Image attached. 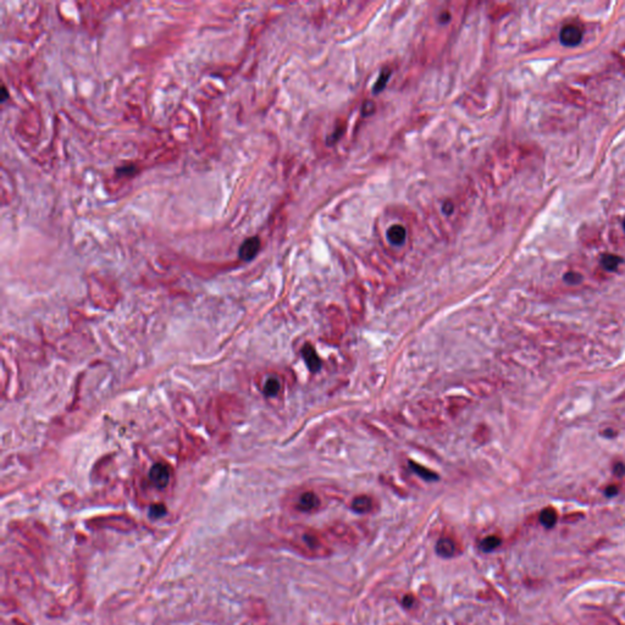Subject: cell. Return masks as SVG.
I'll return each mask as SVG.
<instances>
[{"label": "cell", "mask_w": 625, "mask_h": 625, "mask_svg": "<svg viewBox=\"0 0 625 625\" xmlns=\"http://www.w3.org/2000/svg\"><path fill=\"white\" fill-rule=\"evenodd\" d=\"M455 551H457V546L451 539H441L436 545V552L443 558H451L455 556Z\"/></svg>", "instance_id": "52a82bcc"}, {"label": "cell", "mask_w": 625, "mask_h": 625, "mask_svg": "<svg viewBox=\"0 0 625 625\" xmlns=\"http://www.w3.org/2000/svg\"><path fill=\"white\" fill-rule=\"evenodd\" d=\"M624 231H625V220H624Z\"/></svg>", "instance_id": "cb8c5ba5"}, {"label": "cell", "mask_w": 625, "mask_h": 625, "mask_svg": "<svg viewBox=\"0 0 625 625\" xmlns=\"http://www.w3.org/2000/svg\"><path fill=\"white\" fill-rule=\"evenodd\" d=\"M501 539L498 536H487L486 539L480 542V549L484 552H491L496 549L501 545Z\"/></svg>", "instance_id": "5bb4252c"}, {"label": "cell", "mask_w": 625, "mask_h": 625, "mask_svg": "<svg viewBox=\"0 0 625 625\" xmlns=\"http://www.w3.org/2000/svg\"><path fill=\"white\" fill-rule=\"evenodd\" d=\"M440 20H441V23L448 22V21H450V14H448V13H443L442 15H441Z\"/></svg>", "instance_id": "603a6c76"}, {"label": "cell", "mask_w": 625, "mask_h": 625, "mask_svg": "<svg viewBox=\"0 0 625 625\" xmlns=\"http://www.w3.org/2000/svg\"><path fill=\"white\" fill-rule=\"evenodd\" d=\"M390 76H391L390 70H383V71L381 72V75H380V77H379L378 82H376L375 86H374V89H373L374 93H380V92L382 91L383 88H385L386 84H387V82H388V78H390Z\"/></svg>", "instance_id": "9a60e30c"}, {"label": "cell", "mask_w": 625, "mask_h": 625, "mask_svg": "<svg viewBox=\"0 0 625 625\" xmlns=\"http://www.w3.org/2000/svg\"><path fill=\"white\" fill-rule=\"evenodd\" d=\"M136 170H137V169H136V166H134V165H126V166H122V168L117 169L116 172L119 173V175L126 176V175H133V173L136 172Z\"/></svg>", "instance_id": "e0dca14e"}, {"label": "cell", "mask_w": 625, "mask_h": 625, "mask_svg": "<svg viewBox=\"0 0 625 625\" xmlns=\"http://www.w3.org/2000/svg\"><path fill=\"white\" fill-rule=\"evenodd\" d=\"M453 209H455V207H453V204H452V203H451V202H446L445 204H443L442 210H443V213L447 214V215H450V214H452Z\"/></svg>", "instance_id": "d6986e66"}, {"label": "cell", "mask_w": 625, "mask_h": 625, "mask_svg": "<svg viewBox=\"0 0 625 625\" xmlns=\"http://www.w3.org/2000/svg\"><path fill=\"white\" fill-rule=\"evenodd\" d=\"M409 467H410V469H412L413 472L415 473V474L419 475L420 477H423V479L426 480V481H435V480L438 479V476H437V474H436V473L431 472V470H429L428 468L421 467V465L417 464V463L410 462Z\"/></svg>", "instance_id": "30bf717a"}, {"label": "cell", "mask_w": 625, "mask_h": 625, "mask_svg": "<svg viewBox=\"0 0 625 625\" xmlns=\"http://www.w3.org/2000/svg\"><path fill=\"white\" fill-rule=\"evenodd\" d=\"M374 508V501L368 496H359L352 502V509L357 513H368Z\"/></svg>", "instance_id": "9c48e42d"}, {"label": "cell", "mask_w": 625, "mask_h": 625, "mask_svg": "<svg viewBox=\"0 0 625 625\" xmlns=\"http://www.w3.org/2000/svg\"><path fill=\"white\" fill-rule=\"evenodd\" d=\"M260 247H262V242H260L259 237H257V236L248 237L241 245L240 249H238V257L242 260H245V262H250V260H253L257 257V254L260 250Z\"/></svg>", "instance_id": "6da1fadb"}, {"label": "cell", "mask_w": 625, "mask_h": 625, "mask_svg": "<svg viewBox=\"0 0 625 625\" xmlns=\"http://www.w3.org/2000/svg\"><path fill=\"white\" fill-rule=\"evenodd\" d=\"M622 258L617 257V255L613 254H606L601 258V265L605 267L606 270L608 271H614L619 267V265L622 264Z\"/></svg>", "instance_id": "7c38bea8"}, {"label": "cell", "mask_w": 625, "mask_h": 625, "mask_svg": "<svg viewBox=\"0 0 625 625\" xmlns=\"http://www.w3.org/2000/svg\"><path fill=\"white\" fill-rule=\"evenodd\" d=\"M302 354H303L304 360H305L306 365H308V369L311 371V373H317V371L320 370L322 361H320V358L318 357L315 349L313 348L310 344L304 346L303 351H302Z\"/></svg>", "instance_id": "277c9868"}, {"label": "cell", "mask_w": 625, "mask_h": 625, "mask_svg": "<svg viewBox=\"0 0 625 625\" xmlns=\"http://www.w3.org/2000/svg\"><path fill=\"white\" fill-rule=\"evenodd\" d=\"M149 477H151L152 482L156 487L164 489V487L168 486L169 480H170V469H169V467L166 464L158 463V464H155L151 469Z\"/></svg>", "instance_id": "3957f363"}, {"label": "cell", "mask_w": 625, "mask_h": 625, "mask_svg": "<svg viewBox=\"0 0 625 625\" xmlns=\"http://www.w3.org/2000/svg\"><path fill=\"white\" fill-rule=\"evenodd\" d=\"M303 541H304V545H305L306 549H310V551L317 552L318 554H320V553L326 554L327 553L326 549L324 547L322 542L320 541L319 536H318L317 534H314V532H311V531L305 532V534L303 535Z\"/></svg>", "instance_id": "8992f818"}, {"label": "cell", "mask_w": 625, "mask_h": 625, "mask_svg": "<svg viewBox=\"0 0 625 625\" xmlns=\"http://www.w3.org/2000/svg\"><path fill=\"white\" fill-rule=\"evenodd\" d=\"M540 522L541 524L544 525L545 528H551L554 527V524L557 523V513L553 508H546L541 511L540 514Z\"/></svg>", "instance_id": "8fae6325"}, {"label": "cell", "mask_w": 625, "mask_h": 625, "mask_svg": "<svg viewBox=\"0 0 625 625\" xmlns=\"http://www.w3.org/2000/svg\"><path fill=\"white\" fill-rule=\"evenodd\" d=\"M280 388H281V383H280V381L277 380L276 378H270L265 381L264 393L265 396H267V397H274V396H276L277 393H279Z\"/></svg>", "instance_id": "4fadbf2b"}, {"label": "cell", "mask_w": 625, "mask_h": 625, "mask_svg": "<svg viewBox=\"0 0 625 625\" xmlns=\"http://www.w3.org/2000/svg\"><path fill=\"white\" fill-rule=\"evenodd\" d=\"M0 98H1V103H4V101L8 100L9 93H8V89H6L5 86L1 87V96H0Z\"/></svg>", "instance_id": "ffe728a7"}, {"label": "cell", "mask_w": 625, "mask_h": 625, "mask_svg": "<svg viewBox=\"0 0 625 625\" xmlns=\"http://www.w3.org/2000/svg\"><path fill=\"white\" fill-rule=\"evenodd\" d=\"M413 602H414V598H413L412 596H407V597H405L404 600H403V603H404V605L407 606V607H412Z\"/></svg>", "instance_id": "44dd1931"}, {"label": "cell", "mask_w": 625, "mask_h": 625, "mask_svg": "<svg viewBox=\"0 0 625 625\" xmlns=\"http://www.w3.org/2000/svg\"><path fill=\"white\" fill-rule=\"evenodd\" d=\"M606 493H607L608 496H613V494L617 493V487H614V486L608 487V489L606 490Z\"/></svg>", "instance_id": "7402d4cb"}, {"label": "cell", "mask_w": 625, "mask_h": 625, "mask_svg": "<svg viewBox=\"0 0 625 625\" xmlns=\"http://www.w3.org/2000/svg\"><path fill=\"white\" fill-rule=\"evenodd\" d=\"M165 514V507L163 504H155V506H152L151 508V515L153 518H160L161 515Z\"/></svg>", "instance_id": "2e32d148"}, {"label": "cell", "mask_w": 625, "mask_h": 625, "mask_svg": "<svg viewBox=\"0 0 625 625\" xmlns=\"http://www.w3.org/2000/svg\"><path fill=\"white\" fill-rule=\"evenodd\" d=\"M407 231L402 225H393L387 230V238L392 245L400 246L404 243Z\"/></svg>", "instance_id": "ba28073f"}, {"label": "cell", "mask_w": 625, "mask_h": 625, "mask_svg": "<svg viewBox=\"0 0 625 625\" xmlns=\"http://www.w3.org/2000/svg\"><path fill=\"white\" fill-rule=\"evenodd\" d=\"M564 280H566V281L568 282V284H579V282L581 281V276L579 274H576V272H568V274H567L566 276H564Z\"/></svg>", "instance_id": "ac0fdd59"}, {"label": "cell", "mask_w": 625, "mask_h": 625, "mask_svg": "<svg viewBox=\"0 0 625 625\" xmlns=\"http://www.w3.org/2000/svg\"><path fill=\"white\" fill-rule=\"evenodd\" d=\"M559 38H561L562 44L566 45V47H576L578 44H580L581 39H583V32L578 26L567 25L562 28Z\"/></svg>", "instance_id": "7a4b0ae2"}, {"label": "cell", "mask_w": 625, "mask_h": 625, "mask_svg": "<svg viewBox=\"0 0 625 625\" xmlns=\"http://www.w3.org/2000/svg\"><path fill=\"white\" fill-rule=\"evenodd\" d=\"M319 497L314 492H304L298 502V508L302 511H311L319 507Z\"/></svg>", "instance_id": "5b68a950"}]
</instances>
